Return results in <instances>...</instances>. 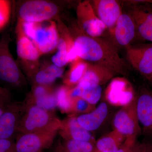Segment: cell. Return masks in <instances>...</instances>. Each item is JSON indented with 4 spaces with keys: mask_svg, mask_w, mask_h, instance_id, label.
<instances>
[{
    "mask_svg": "<svg viewBox=\"0 0 152 152\" xmlns=\"http://www.w3.org/2000/svg\"><path fill=\"white\" fill-rule=\"evenodd\" d=\"M116 74L107 67L88 63L86 70L81 80L102 86L111 80Z\"/></svg>",
    "mask_w": 152,
    "mask_h": 152,
    "instance_id": "ac0fdd59",
    "label": "cell"
},
{
    "mask_svg": "<svg viewBox=\"0 0 152 152\" xmlns=\"http://www.w3.org/2000/svg\"><path fill=\"white\" fill-rule=\"evenodd\" d=\"M64 68L50 64L40 68L33 77V85H50L59 78L62 77Z\"/></svg>",
    "mask_w": 152,
    "mask_h": 152,
    "instance_id": "ffe728a7",
    "label": "cell"
},
{
    "mask_svg": "<svg viewBox=\"0 0 152 152\" xmlns=\"http://www.w3.org/2000/svg\"><path fill=\"white\" fill-rule=\"evenodd\" d=\"M88 63L80 58L72 63L69 70L64 78V84L73 88L80 82L86 70Z\"/></svg>",
    "mask_w": 152,
    "mask_h": 152,
    "instance_id": "44dd1931",
    "label": "cell"
},
{
    "mask_svg": "<svg viewBox=\"0 0 152 152\" xmlns=\"http://www.w3.org/2000/svg\"><path fill=\"white\" fill-rule=\"evenodd\" d=\"M70 88L64 85L56 89L57 107L63 113L69 115L72 111V101L69 96V91Z\"/></svg>",
    "mask_w": 152,
    "mask_h": 152,
    "instance_id": "7402d4cb",
    "label": "cell"
},
{
    "mask_svg": "<svg viewBox=\"0 0 152 152\" xmlns=\"http://www.w3.org/2000/svg\"><path fill=\"white\" fill-rule=\"evenodd\" d=\"M12 102L10 92L7 88L0 87V104H8Z\"/></svg>",
    "mask_w": 152,
    "mask_h": 152,
    "instance_id": "1f68e13d",
    "label": "cell"
},
{
    "mask_svg": "<svg viewBox=\"0 0 152 152\" xmlns=\"http://www.w3.org/2000/svg\"><path fill=\"white\" fill-rule=\"evenodd\" d=\"M25 111L23 102H11L0 117V139H13Z\"/></svg>",
    "mask_w": 152,
    "mask_h": 152,
    "instance_id": "30bf717a",
    "label": "cell"
},
{
    "mask_svg": "<svg viewBox=\"0 0 152 152\" xmlns=\"http://www.w3.org/2000/svg\"><path fill=\"white\" fill-rule=\"evenodd\" d=\"M58 6L54 3L42 0L27 1L18 10V20L33 23H43L56 15Z\"/></svg>",
    "mask_w": 152,
    "mask_h": 152,
    "instance_id": "8992f818",
    "label": "cell"
},
{
    "mask_svg": "<svg viewBox=\"0 0 152 152\" xmlns=\"http://www.w3.org/2000/svg\"><path fill=\"white\" fill-rule=\"evenodd\" d=\"M58 131L19 134L15 142V152H42L52 147Z\"/></svg>",
    "mask_w": 152,
    "mask_h": 152,
    "instance_id": "52a82bcc",
    "label": "cell"
},
{
    "mask_svg": "<svg viewBox=\"0 0 152 152\" xmlns=\"http://www.w3.org/2000/svg\"><path fill=\"white\" fill-rule=\"evenodd\" d=\"M108 113V105L102 102L92 111L77 116V121L82 127L91 132L97 130L103 124Z\"/></svg>",
    "mask_w": 152,
    "mask_h": 152,
    "instance_id": "2e32d148",
    "label": "cell"
},
{
    "mask_svg": "<svg viewBox=\"0 0 152 152\" xmlns=\"http://www.w3.org/2000/svg\"><path fill=\"white\" fill-rule=\"evenodd\" d=\"M126 139L124 136L114 130L96 141L95 152H115Z\"/></svg>",
    "mask_w": 152,
    "mask_h": 152,
    "instance_id": "d6986e66",
    "label": "cell"
},
{
    "mask_svg": "<svg viewBox=\"0 0 152 152\" xmlns=\"http://www.w3.org/2000/svg\"><path fill=\"white\" fill-rule=\"evenodd\" d=\"M127 58L133 67L145 78L152 80V44L140 48L126 47Z\"/></svg>",
    "mask_w": 152,
    "mask_h": 152,
    "instance_id": "8fae6325",
    "label": "cell"
},
{
    "mask_svg": "<svg viewBox=\"0 0 152 152\" xmlns=\"http://www.w3.org/2000/svg\"><path fill=\"white\" fill-rule=\"evenodd\" d=\"M36 23L35 28L30 39L41 55L51 53L57 48L59 38L58 26L51 21L46 26Z\"/></svg>",
    "mask_w": 152,
    "mask_h": 152,
    "instance_id": "9c48e42d",
    "label": "cell"
},
{
    "mask_svg": "<svg viewBox=\"0 0 152 152\" xmlns=\"http://www.w3.org/2000/svg\"><path fill=\"white\" fill-rule=\"evenodd\" d=\"M25 108L17 133L45 132L59 130L62 121L57 117L54 111L47 110L36 105Z\"/></svg>",
    "mask_w": 152,
    "mask_h": 152,
    "instance_id": "7a4b0ae2",
    "label": "cell"
},
{
    "mask_svg": "<svg viewBox=\"0 0 152 152\" xmlns=\"http://www.w3.org/2000/svg\"><path fill=\"white\" fill-rule=\"evenodd\" d=\"M0 152H15L13 139H0Z\"/></svg>",
    "mask_w": 152,
    "mask_h": 152,
    "instance_id": "83f0119b",
    "label": "cell"
},
{
    "mask_svg": "<svg viewBox=\"0 0 152 152\" xmlns=\"http://www.w3.org/2000/svg\"><path fill=\"white\" fill-rule=\"evenodd\" d=\"M132 15L135 22L137 31L138 32L140 35L145 40L152 42L151 27L136 14L132 12Z\"/></svg>",
    "mask_w": 152,
    "mask_h": 152,
    "instance_id": "484cf974",
    "label": "cell"
},
{
    "mask_svg": "<svg viewBox=\"0 0 152 152\" xmlns=\"http://www.w3.org/2000/svg\"><path fill=\"white\" fill-rule=\"evenodd\" d=\"M72 111L70 115L77 116V115H83L92 111L96 108L83 98L79 97L72 99Z\"/></svg>",
    "mask_w": 152,
    "mask_h": 152,
    "instance_id": "d4e9b609",
    "label": "cell"
},
{
    "mask_svg": "<svg viewBox=\"0 0 152 152\" xmlns=\"http://www.w3.org/2000/svg\"><path fill=\"white\" fill-rule=\"evenodd\" d=\"M10 38L5 35L0 38V81L15 88L22 86L25 79L10 49Z\"/></svg>",
    "mask_w": 152,
    "mask_h": 152,
    "instance_id": "3957f363",
    "label": "cell"
},
{
    "mask_svg": "<svg viewBox=\"0 0 152 152\" xmlns=\"http://www.w3.org/2000/svg\"><path fill=\"white\" fill-rule=\"evenodd\" d=\"M16 34L18 64L26 75L32 78L39 69L40 54L33 42L25 35L21 28L17 25Z\"/></svg>",
    "mask_w": 152,
    "mask_h": 152,
    "instance_id": "277c9868",
    "label": "cell"
},
{
    "mask_svg": "<svg viewBox=\"0 0 152 152\" xmlns=\"http://www.w3.org/2000/svg\"><path fill=\"white\" fill-rule=\"evenodd\" d=\"M137 142V139L126 138L122 145L115 152H133Z\"/></svg>",
    "mask_w": 152,
    "mask_h": 152,
    "instance_id": "f1b7e54d",
    "label": "cell"
},
{
    "mask_svg": "<svg viewBox=\"0 0 152 152\" xmlns=\"http://www.w3.org/2000/svg\"><path fill=\"white\" fill-rule=\"evenodd\" d=\"M133 152H152V142L146 140L137 142Z\"/></svg>",
    "mask_w": 152,
    "mask_h": 152,
    "instance_id": "f546056e",
    "label": "cell"
},
{
    "mask_svg": "<svg viewBox=\"0 0 152 152\" xmlns=\"http://www.w3.org/2000/svg\"><path fill=\"white\" fill-rule=\"evenodd\" d=\"M76 13L78 26L87 35L100 37L107 29L105 25L97 15L91 2L84 1L79 3Z\"/></svg>",
    "mask_w": 152,
    "mask_h": 152,
    "instance_id": "ba28073f",
    "label": "cell"
},
{
    "mask_svg": "<svg viewBox=\"0 0 152 152\" xmlns=\"http://www.w3.org/2000/svg\"><path fill=\"white\" fill-rule=\"evenodd\" d=\"M10 3L8 1L0 0V30L7 25L10 16Z\"/></svg>",
    "mask_w": 152,
    "mask_h": 152,
    "instance_id": "4316f807",
    "label": "cell"
},
{
    "mask_svg": "<svg viewBox=\"0 0 152 152\" xmlns=\"http://www.w3.org/2000/svg\"><path fill=\"white\" fill-rule=\"evenodd\" d=\"M92 3L98 18L113 36L117 21L122 14L119 4L115 0H95Z\"/></svg>",
    "mask_w": 152,
    "mask_h": 152,
    "instance_id": "4fadbf2b",
    "label": "cell"
},
{
    "mask_svg": "<svg viewBox=\"0 0 152 152\" xmlns=\"http://www.w3.org/2000/svg\"><path fill=\"white\" fill-rule=\"evenodd\" d=\"M61 141L65 152H95V144L90 142L74 140Z\"/></svg>",
    "mask_w": 152,
    "mask_h": 152,
    "instance_id": "603a6c76",
    "label": "cell"
},
{
    "mask_svg": "<svg viewBox=\"0 0 152 152\" xmlns=\"http://www.w3.org/2000/svg\"><path fill=\"white\" fill-rule=\"evenodd\" d=\"M102 90L100 85L91 84L85 81L80 80L77 85L70 89L69 96L71 99L83 98L89 103L95 106L100 99Z\"/></svg>",
    "mask_w": 152,
    "mask_h": 152,
    "instance_id": "e0dca14e",
    "label": "cell"
},
{
    "mask_svg": "<svg viewBox=\"0 0 152 152\" xmlns=\"http://www.w3.org/2000/svg\"><path fill=\"white\" fill-rule=\"evenodd\" d=\"M52 152H65L63 149L61 140H58L54 146L53 147Z\"/></svg>",
    "mask_w": 152,
    "mask_h": 152,
    "instance_id": "d6a6232c",
    "label": "cell"
},
{
    "mask_svg": "<svg viewBox=\"0 0 152 152\" xmlns=\"http://www.w3.org/2000/svg\"><path fill=\"white\" fill-rule=\"evenodd\" d=\"M132 12L137 15L152 28V13L150 12H147L137 8L135 9L132 11Z\"/></svg>",
    "mask_w": 152,
    "mask_h": 152,
    "instance_id": "4dcf8cb0",
    "label": "cell"
},
{
    "mask_svg": "<svg viewBox=\"0 0 152 152\" xmlns=\"http://www.w3.org/2000/svg\"><path fill=\"white\" fill-rule=\"evenodd\" d=\"M59 34V38L56 53L52 58L53 64L59 67L64 68L69 63L66 42L62 35Z\"/></svg>",
    "mask_w": 152,
    "mask_h": 152,
    "instance_id": "cb8c5ba5",
    "label": "cell"
},
{
    "mask_svg": "<svg viewBox=\"0 0 152 152\" xmlns=\"http://www.w3.org/2000/svg\"><path fill=\"white\" fill-rule=\"evenodd\" d=\"M9 103L8 104H0V117L2 115L3 113L7 108V106Z\"/></svg>",
    "mask_w": 152,
    "mask_h": 152,
    "instance_id": "836d02e7",
    "label": "cell"
},
{
    "mask_svg": "<svg viewBox=\"0 0 152 152\" xmlns=\"http://www.w3.org/2000/svg\"><path fill=\"white\" fill-rule=\"evenodd\" d=\"M136 97L137 115L142 132L152 137V91L143 88Z\"/></svg>",
    "mask_w": 152,
    "mask_h": 152,
    "instance_id": "7c38bea8",
    "label": "cell"
},
{
    "mask_svg": "<svg viewBox=\"0 0 152 152\" xmlns=\"http://www.w3.org/2000/svg\"><path fill=\"white\" fill-rule=\"evenodd\" d=\"M137 31L132 15L122 13L117 21L113 37L120 45L126 47L135 37Z\"/></svg>",
    "mask_w": 152,
    "mask_h": 152,
    "instance_id": "9a60e30c",
    "label": "cell"
},
{
    "mask_svg": "<svg viewBox=\"0 0 152 152\" xmlns=\"http://www.w3.org/2000/svg\"><path fill=\"white\" fill-rule=\"evenodd\" d=\"M73 29L70 32L78 57L88 63L107 67L116 74L126 75L127 65L112 42L101 37L87 35L78 25Z\"/></svg>",
    "mask_w": 152,
    "mask_h": 152,
    "instance_id": "6da1fadb",
    "label": "cell"
},
{
    "mask_svg": "<svg viewBox=\"0 0 152 152\" xmlns=\"http://www.w3.org/2000/svg\"><path fill=\"white\" fill-rule=\"evenodd\" d=\"M58 134L62 140H74L90 142L95 144L96 140L91 132L82 127L77 119V116L70 115L62 121Z\"/></svg>",
    "mask_w": 152,
    "mask_h": 152,
    "instance_id": "5bb4252c",
    "label": "cell"
},
{
    "mask_svg": "<svg viewBox=\"0 0 152 152\" xmlns=\"http://www.w3.org/2000/svg\"><path fill=\"white\" fill-rule=\"evenodd\" d=\"M136 96L116 113L113 120L114 130L126 138L137 139L142 132L137 115Z\"/></svg>",
    "mask_w": 152,
    "mask_h": 152,
    "instance_id": "5b68a950",
    "label": "cell"
}]
</instances>
